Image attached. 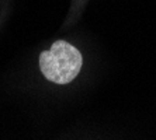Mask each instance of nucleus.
<instances>
[{
	"label": "nucleus",
	"instance_id": "obj_1",
	"mask_svg": "<svg viewBox=\"0 0 156 140\" xmlns=\"http://www.w3.org/2000/svg\"><path fill=\"white\" fill-rule=\"evenodd\" d=\"M82 53L66 41H56L49 50L40 55V69L45 79L56 84H68L82 69Z\"/></svg>",
	"mask_w": 156,
	"mask_h": 140
}]
</instances>
